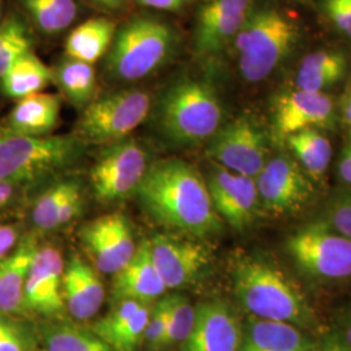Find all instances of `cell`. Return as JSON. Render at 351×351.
Returning a JSON list of instances; mask_svg holds the SVG:
<instances>
[{"label": "cell", "mask_w": 351, "mask_h": 351, "mask_svg": "<svg viewBox=\"0 0 351 351\" xmlns=\"http://www.w3.org/2000/svg\"><path fill=\"white\" fill-rule=\"evenodd\" d=\"M136 197L156 224L182 236L203 239L221 230L206 178L182 159L150 164Z\"/></svg>", "instance_id": "1"}, {"label": "cell", "mask_w": 351, "mask_h": 351, "mask_svg": "<svg viewBox=\"0 0 351 351\" xmlns=\"http://www.w3.org/2000/svg\"><path fill=\"white\" fill-rule=\"evenodd\" d=\"M53 82L52 68L43 63L32 51L13 64L12 68L0 78V88L12 99H23L42 93Z\"/></svg>", "instance_id": "28"}, {"label": "cell", "mask_w": 351, "mask_h": 351, "mask_svg": "<svg viewBox=\"0 0 351 351\" xmlns=\"http://www.w3.org/2000/svg\"><path fill=\"white\" fill-rule=\"evenodd\" d=\"M37 239L33 236L20 241L12 254L0 261V315L27 317L26 313V277L38 250Z\"/></svg>", "instance_id": "23"}, {"label": "cell", "mask_w": 351, "mask_h": 351, "mask_svg": "<svg viewBox=\"0 0 351 351\" xmlns=\"http://www.w3.org/2000/svg\"><path fill=\"white\" fill-rule=\"evenodd\" d=\"M33 27L45 36H56L73 25L80 14L77 0H19Z\"/></svg>", "instance_id": "31"}, {"label": "cell", "mask_w": 351, "mask_h": 351, "mask_svg": "<svg viewBox=\"0 0 351 351\" xmlns=\"http://www.w3.org/2000/svg\"><path fill=\"white\" fill-rule=\"evenodd\" d=\"M53 82L73 106L84 110L95 98L97 73L91 64L65 56L52 68Z\"/></svg>", "instance_id": "29"}, {"label": "cell", "mask_w": 351, "mask_h": 351, "mask_svg": "<svg viewBox=\"0 0 351 351\" xmlns=\"http://www.w3.org/2000/svg\"><path fill=\"white\" fill-rule=\"evenodd\" d=\"M207 155L230 172L256 178L269 159L268 137L249 113L221 125L207 142Z\"/></svg>", "instance_id": "10"}, {"label": "cell", "mask_w": 351, "mask_h": 351, "mask_svg": "<svg viewBox=\"0 0 351 351\" xmlns=\"http://www.w3.org/2000/svg\"><path fill=\"white\" fill-rule=\"evenodd\" d=\"M85 142L71 136H25L0 125V180L19 186L59 175L77 163Z\"/></svg>", "instance_id": "5"}, {"label": "cell", "mask_w": 351, "mask_h": 351, "mask_svg": "<svg viewBox=\"0 0 351 351\" xmlns=\"http://www.w3.org/2000/svg\"><path fill=\"white\" fill-rule=\"evenodd\" d=\"M19 188H20L19 185L0 180V210L8 207L16 199V194H17Z\"/></svg>", "instance_id": "43"}, {"label": "cell", "mask_w": 351, "mask_h": 351, "mask_svg": "<svg viewBox=\"0 0 351 351\" xmlns=\"http://www.w3.org/2000/svg\"><path fill=\"white\" fill-rule=\"evenodd\" d=\"M317 339L298 326L247 316L239 351H314Z\"/></svg>", "instance_id": "22"}, {"label": "cell", "mask_w": 351, "mask_h": 351, "mask_svg": "<svg viewBox=\"0 0 351 351\" xmlns=\"http://www.w3.org/2000/svg\"><path fill=\"white\" fill-rule=\"evenodd\" d=\"M294 160L307 176L319 184L324 180L332 159V145L319 129H306L285 139Z\"/></svg>", "instance_id": "30"}, {"label": "cell", "mask_w": 351, "mask_h": 351, "mask_svg": "<svg viewBox=\"0 0 351 351\" xmlns=\"http://www.w3.org/2000/svg\"><path fill=\"white\" fill-rule=\"evenodd\" d=\"M178 46L175 27L162 17L139 13L117 26L104 56L106 75L113 81L132 84L160 71Z\"/></svg>", "instance_id": "3"}, {"label": "cell", "mask_w": 351, "mask_h": 351, "mask_svg": "<svg viewBox=\"0 0 351 351\" xmlns=\"http://www.w3.org/2000/svg\"><path fill=\"white\" fill-rule=\"evenodd\" d=\"M343 121L351 128V88L343 104Z\"/></svg>", "instance_id": "46"}, {"label": "cell", "mask_w": 351, "mask_h": 351, "mask_svg": "<svg viewBox=\"0 0 351 351\" xmlns=\"http://www.w3.org/2000/svg\"><path fill=\"white\" fill-rule=\"evenodd\" d=\"M337 173L342 184L351 189V139L346 143L339 156Z\"/></svg>", "instance_id": "42"}, {"label": "cell", "mask_w": 351, "mask_h": 351, "mask_svg": "<svg viewBox=\"0 0 351 351\" xmlns=\"http://www.w3.org/2000/svg\"><path fill=\"white\" fill-rule=\"evenodd\" d=\"M106 290L98 272L78 255L64 268L63 300L65 311L75 323L95 317L104 303Z\"/></svg>", "instance_id": "20"}, {"label": "cell", "mask_w": 351, "mask_h": 351, "mask_svg": "<svg viewBox=\"0 0 351 351\" xmlns=\"http://www.w3.org/2000/svg\"><path fill=\"white\" fill-rule=\"evenodd\" d=\"M3 19H4L3 17V0H0V23H1Z\"/></svg>", "instance_id": "47"}, {"label": "cell", "mask_w": 351, "mask_h": 351, "mask_svg": "<svg viewBox=\"0 0 351 351\" xmlns=\"http://www.w3.org/2000/svg\"><path fill=\"white\" fill-rule=\"evenodd\" d=\"M206 182L215 211L234 230L249 229L263 213L255 178L213 163Z\"/></svg>", "instance_id": "14"}, {"label": "cell", "mask_w": 351, "mask_h": 351, "mask_svg": "<svg viewBox=\"0 0 351 351\" xmlns=\"http://www.w3.org/2000/svg\"><path fill=\"white\" fill-rule=\"evenodd\" d=\"M320 220L339 234L351 239V193L339 195L329 203Z\"/></svg>", "instance_id": "36"}, {"label": "cell", "mask_w": 351, "mask_h": 351, "mask_svg": "<svg viewBox=\"0 0 351 351\" xmlns=\"http://www.w3.org/2000/svg\"><path fill=\"white\" fill-rule=\"evenodd\" d=\"M195 320V306L182 294H169L168 323L164 349L182 345L191 332Z\"/></svg>", "instance_id": "33"}, {"label": "cell", "mask_w": 351, "mask_h": 351, "mask_svg": "<svg viewBox=\"0 0 351 351\" xmlns=\"http://www.w3.org/2000/svg\"><path fill=\"white\" fill-rule=\"evenodd\" d=\"M346 72V58L342 52L319 50L308 53L295 75V88L324 93L336 85Z\"/></svg>", "instance_id": "27"}, {"label": "cell", "mask_w": 351, "mask_h": 351, "mask_svg": "<svg viewBox=\"0 0 351 351\" xmlns=\"http://www.w3.org/2000/svg\"><path fill=\"white\" fill-rule=\"evenodd\" d=\"M154 113L159 133L177 146L208 142L223 125V107L215 90L190 77H182L164 88Z\"/></svg>", "instance_id": "4"}, {"label": "cell", "mask_w": 351, "mask_h": 351, "mask_svg": "<svg viewBox=\"0 0 351 351\" xmlns=\"http://www.w3.org/2000/svg\"><path fill=\"white\" fill-rule=\"evenodd\" d=\"M242 326L243 322L229 302H201L195 306L194 326L181 351H239Z\"/></svg>", "instance_id": "17"}, {"label": "cell", "mask_w": 351, "mask_h": 351, "mask_svg": "<svg viewBox=\"0 0 351 351\" xmlns=\"http://www.w3.org/2000/svg\"><path fill=\"white\" fill-rule=\"evenodd\" d=\"M335 119V101L326 93L294 88L274 101V130L280 138L306 129L329 125Z\"/></svg>", "instance_id": "18"}, {"label": "cell", "mask_w": 351, "mask_h": 351, "mask_svg": "<svg viewBox=\"0 0 351 351\" xmlns=\"http://www.w3.org/2000/svg\"><path fill=\"white\" fill-rule=\"evenodd\" d=\"M284 250L307 281L319 285L351 280V239L317 220L290 233Z\"/></svg>", "instance_id": "7"}, {"label": "cell", "mask_w": 351, "mask_h": 351, "mask_svg": "<svg viewBox=\"0 0 351 351\" xmlns=\"http://www.w3.org/2000/svg\"><path fill=\"white\" fill-rule=\"evenodd\" d=\"M252 8V0H206L195 19V53L211 58L226 49L234 42Z\"/></svg>", "instance_id": "15"}, {"label": "cell", "mask_w": 351, "mask_h": 351, "mask_svg": "<svg viewBox=\"0 0 351 351\" xmlns=\"http://www.w3.org/2000/svg\"><path fill=\"white\" fill-rule=\"evenodd\" d=\"M91 4L101 7V8H106L110 11H117L123 7H125L126 3L129 0H88Z\"/></svg>", "instance_id": "45"}, {"label": "cell", "mask_w": 351, "mask_h": 351, "mask_svg": "<svg viewBox=\"0 0 351 351\" xmlns=\"http://www.w3.org/2000/svg\"><path fill=\"white\" fill-rule=\"evenodd\" d=\"M151 306L132 300L117 301L108 314L88 328L113 351H137L143 345Z\"/></svg>", "instance_id": "19"}, {"label": "cell", "mask_w": 351, "mask_h": 351, "mask_svg": "<svg viewBox=\"0 0 351 351\" xmlns=\"http://www.w3.org/2000/svg\"><path fill=\"white\" fill-rule=\"evenodd\" d=\"M29 36L32 34L25 17H23L20 13H10L0 23V50Z\"/></svg>", "instance_id": "37"}, {"label": "cell", "mask_w": 351, "mask_h": 351, "mask_svg": "<svg viewBox=\"0 0 351 351\" xmlns=\"http://www.w3.org/2000/svg\"><path fill=\"white\" fill-rule=\"evenodd\" d=\"M147 169V152L138 141L126 138L107 145L90 171L95 199L110 204L136 194Z\"/></svg>", "instance_id": "9"}, {"label": "cell", "mask_w": 351, "mask_h": 351, "mask_svg": "<svg viewBox=\"0 0 351 351\" xmlns=\"http://www.w3.org/2000/svg\"><path fill=\"white\" fill-rule=\"evenodd\" d=\"M64 259L53 246L38 247L26 277V313L45 320L59 319L65 313L63 300Z\"/></svg>", "instance_id": "16"}, {"label": "cell", "mask_w": 351, "mask_h": 351, "mask_svg": "<svg viewBox=\"0 0 351 351\" xmlns=\"http://www.w3.org/2000/svg\"><path fill=\"white\" fill-rule=\"evenodd\" d=\"M323 10L336 29L351 38V0H323Z\"/></svg>", "instance_id": "38"}, {"label": "cell", "mask_w": 351, "mask_h": 351, "mask_svg": "<svg viewBox=\"0 0 351 351\" xmlns=\"http://www.w3.org/2000/svg\"><path fill=\"white\" fill-rule=\"evenodd\" d=\"M149 243L152 262L167 290L194 285L213 264V249L199 239L156 234Z\"/></svg>", "instance_id": "12"}, {"label": "cell", "mask_w": 351, "mask_h": 351, "mask_svg": "<svg viewBox=\"0 0 351 351\" xmlns=\"http://www.w3.org/2000/svg\"><path fill=\"white\" fill-rule=\"evenodd\" d=\"M230 274L234 295L247 316L289 323L308 333L320 330L311 302L274 261L243 255L234 261Z\"/></svg>", "instance_id": "2"}, {"label": "cell", "mask_w": 351, "mask_h": 351, "mask_svg": "<svg viewBox=\"0 0 351 351\" xmlns=\"http://www.w3.org/2000/svg\"><path fill=\"white\" fill-rule=\"evenodd\" d=\"M81 243L97 272L119 274L136 254L133 230L123 213H107L81 229Z\"/></svg>", "instance_id": "13"}, {"label": "cell", "mask_w": 351, "mask_h": 351, "mask_svg": "<svg viewBox=\"0 0 351 351\" xmlns=\"http://www.w3.org/2000/svg\"><path fill=\"white\" fill-rule=\"evenodd\" d=\"M336 329L351 351V310L341 314L339 319V328Z\"/></svg>", "instance_id": "44"}, {"label": "cell", "mask_w": 351, "mask_h": 351, "mask_svg": "<svg viewBox=\"0 0 351 351\" xmlns=\"http://www.w3.org/2000/svg\"><path fill=\"white\" fill-rule=\"evenodd\" d=\"M143 8L162 12H180L186 8L193 0H134Z\"/></svg>", "instance_id": "40"}, {"label": "cell", "mask_w": 351, "mask_h": 351, "mask_svg": "<svg viewBox=\"0 0 351 351\" xmlns=\"http://www.w3.org/2000/svg\"><path fill=\"white\" fill-rule=\"evenodd\" d=\"M20 243V230L14 226L0 224V261L12 254Z\"/></svg>", "instance_id": "39"}, {"label": "cell", "mask_w": 351, "mask_h": 351, "mask_svg": "<svg viewBox=\"0 0 351 351\" xmlns=\"http://www.w3.org/2000/svg\"><path fill=\"white\" fill-rule=\"evenodd\" d=\"M168 306L169 295H164L151 306L150 316L143 339V345L149 351H160L164 349L168 323Z\"/></svg>", "instance_id": "35"}, {"label": "cell", "mask_w": 351, "mask_h": 351, "mask_svg": "<svg viewBox=\"0 0 351 351\" xmlns=\"http://www.w3.org/2000/svg\"><path fill=\"white\" fill-rule=\"evenodd\" d=\"M0 351H39L37 324L23 316L0 315Z\"/></svg>", "instance_id": "32"}, {"label": "cell", "mask_w": 351, "mask_h": 351, "mask_svg": "<svg viewBox=\"0 0 351 351\" xmlns=\"http://www.w3.org/2000/svg\"><path fill=\"white\" fill-rule=\"evenodd\" d=\"M150 91L123 88L95 97L82 110L77 124V136L85 143L111 145L126 139L152 110Z\"/></svg>", "instance_id": "8"}, {"label": "cell", "mask_w": 351, "mask_h": 351, "mask_svg": "<svg viewBox=\"0 0 351 351\" xmlns=\"http://www.w3.org/2000/svg\"><path fill=\"white\" fill-rule=\"evenodd\" d=\"M314 351H350V349L346 346L337 329H330L322 333Z\"/></svg>", "instance_id": "41"}, {"label": "cell", "mask_w": 351, "mask_h": 351, "mask_svg": "<svg viewBox=\"0 0 351 351\" xmlns=\"http://www.w3.org/2000/svg\"><path fill=\"white\" fill-rule=\"evenodd\" d=\"M68 185L69 180L58 181L39 195L32 211V221L38 232H51L59 228V213Z\"/></svg>", "instance_id": "34"}, {"label": "cell", "mask_w": 351, "mask_h": 351, "mask_svg": "<svg viewBox=\"0 0 351 351\" xmlns=\"http://www.w3.org/2000/svg\"><path fill=\"white\" fill-rule=\"evenodd\" d=\"M116 29V23L101 16L78 24L65 40V56L94 65L107 55Z\"/></svg>", "instance_id": "25"}, {"label": "cell", "mask_w": 351, "mask_h": 351, "mask_svg": "<svg viewBox=\"0 0 351 351\" xmlns=\"http://www.w3.org/2000/svg\"><path fill=\"white\" fill-rule=\"evenodd\" d=\"M297 23L276 8H252L234 39L239 73L256 84L274 73L298 42Z\"/></svg>", "instance_id": "6"}, {"label": "cell", "mask_w": 351, "mask_h": 351, "mask_svg": "<svg viewBox=\"0 0 351 351\" xmlns=\"http://www.w3.org/2000/svg\"><path fill=\"white\" fill-rule=\"evenodd\" d=\"M255 182L262 213L271 217L301 213L310 206L316 193L314 181L289 155L269 158Z\"/></svg>", "instance_id": "11"}, {"label": "cell", "mask_w": 351, "mask_h": 351, "mask_svg": "<svg viewBox=\"0 0 351 351\" xmlns=\"http://www.w3.org/2000/svg\"><path fill=\"white\" fill-rule=\"evenodd\" d=\"M39 351H113L90 328L59 319L38 324Z\"/></svg>", "instance_id": "26"}, {"label": "cell", "mask_w": 351, "mask_h": 351, "mask_svg": "<svg viewBox=\"0 0 351 351\" xmlns=\"http://www.w3.org/2000/svg\"><path fill=\"white\" fill-rule=\"evenodd\" d=\"M60 111L62 98L42 91L17 101L3 125L25 136H50L58 126Z\"/></svg>", "instance_id": "24"}, {"label": "cell", "mask_w": 351, "mask_h": 351, "mask_svg": "<svg viewBox=\"0 0 351 351\" xmlns=\"http://www.w3.org/2000/svg\"><path fill=\"white\" fill-rule=\"evenodd\" d=\"M167 288L152 262L149 239H143L125 267L113 276L112 295L117 301L152 304L164 297Z\"/></svg>", "instance_id": "21"}]
</instances>
